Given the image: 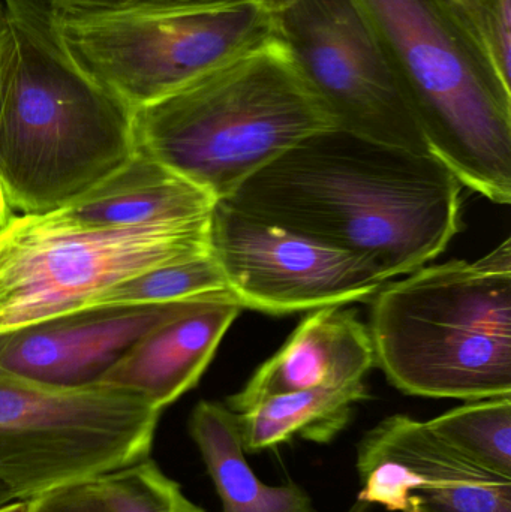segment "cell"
Returning a JSON list of instances; mask_svg holds the SVG:
<instances>
[{
    "mask_svg": "<svg viewBox=\"0 0 511 512\" xmlns=\"http://www.w3.org/2000/svg\"><path fill=\"white\" fill-rule=\"evenodd\" d=\"M27 502V512H114L95 481L59 487Z\"/></svg>",
    "mask_w": 511,
    "mask_h": 512,
    "instance_id": "cell-23",
    "label": "cell"
},
{
    "mask_svg": "<svg viewBox=\"0 0 511 512\" xmlns=\"http://www.w3.org/2000/svg\"><path fill=\"white\" fill-rule=\"evenodd\" d=\"M432 155L462 185L511 203V78L459 0H356Z\"/></svg>",
    "mask_w": 511,
    "mask_h": 512,
    "instance_id": "cell-3",
    "label": "cell"
},
{
    "mask_svg": "<svg viewBox=\"0 0 511 512\" xmlns=\"http://www.w3.org/2000/svg\"><path fill=\"white\" fill-rule=\"evenodd\" d=\"M210 254L234 300L267 313L342 306L377 294L389 280L356 256L216 201Z\"/></svg>",
    "mask_w": 511,
    "mask_h": 512,
    "instance_id": "cell-10",
    "label": "cell"
},
{
    "mask_svg": "<svg viewBox=\"0 0 511 512\" xmlns=\"http://www.w3.org/2000/svg\"><path fill=\"white\" fill-rule=\"evenodd\" d=\"M273 21L276 38L336 129L432 155L356 0H297L273 15Z\"/></svg>",
    "mask_w": 511,
    "mask_h": 512,
    "instance_id": "cell-9",
    "label": "cell"
},
{
    "mask_svg": "<svg viewBox=\"0 0 511 512\" xmlns=\"http://www.w3.org/2000/svg\"><path fill=\"white\" fill-rule=\"evenodd\" d=\"M27 504L29 502L17 499V501L11 502V504L0 507V512H27Z\"/></svg>",
    "mask_w": 511,
    "mask_h": 512,
    "instance_id": "cell-28",
    "label": "cell"
},
{
    "mask_svg": "<svg viewBox=\"0 0 511 512\" xmlns=\"http://www.w3.org/2000/svg\"><path fill=\"white\" fill-rule=\"evenodd\" d=\"M264 11L269 12V14L275 15L278 12L284 11L288 6L293 5L297 0H255Z\"/></svg>",
    "mask_w": 511,
    "mask_h": 512,
    "instance_id": "cell-25",
    "label": "cell"
},
{
    "mask_svg": "<svg viewBox=\"0 0 511 512\" xmlns=\"http://www.w3.org/2000/svg\"><path fill=\"white\" fill-rule=\"evenodd\" d=\"M201 301L98 304L0 331V369L60 390L96 387L146 334Z\"/></svg>",
    "mask_w": 511,
    "mask_h": 512,
    "instance_id": "cell-12",
    "label": "cell"
},
{
    "mask_svg": "<svg viewBox=\"0 0 511 512\" xmlns=\"http://www.w3.org/2000/svg\"><path fill=\"white\" fill-rule=\"evenodd\" d=\"M215 203L203 189L137 150L119 170L57 212L93 227H146L206 221Z\"/></svg>",
    "mask_w": 511,
    "mask_h": 512,
    "instance_id": "cell-15",
    "label": "cell"
},
{
    "mask_svg": "<svg viewBox=\"0 0 511 512\" xmlns=\"http://www.w3.org/2000/svg\"><path fill=\"white\" fill-rule=\"evenodd\" d=\"M18 496L9 489L5 484L0 483V507L3 505L11 504V502L17 501Z\"/></svg>",
    "mask_w": 511,
    "mask_h": 512,
    "instance_id": "cell-27",
    "label": "cell"
},
{
    "mask_svg": "<svg viewBox=\"0 0 511 512\" xmlns=\"http://www.w3.org/2000/svg\"><path fill=\"white\" fill-rule=\"evenodd\" d=\"M114 512H206L147 457L95 480Z\"/></svg>",
    "mask_w": 511,
    "mask_h": 512,
    "instance_id": "cell-20",
    "label": "cell"
},
{
    "mask_svg": "<svg viewBox=\"0 0 511 512\" xmlns=\"http://www.w3.org/2000/svg\"><path fill=\"white\" fill-rule=\"evenodd\" d=\"M189 435L215 484L222 512H315L302 487L269 486L255 475L246 460L237 414L227 405L198 403L189 418Z\"/></svg>",
    "mask_w": 511,
    "mask_h": 512,
    "instance_id": "cell-16",
    "label": "cell"
},
{
    "mask_svg": "<svg viewBox=\"0 0 511 512\" xmlns=\"http://www.w3.org/2000/svg\"><path fill=\"white\" fill-rule=\"evenodd\" d=\"M8 45L0 83V188L20 215L57 212L137 152L132 111L66 50L51 12L2 0Z\"/></svg>",
    "mask_w": 511,
    "mask_h": 512,
    "instance_id": "cell-2",
    "label": "cell"
},
{
    "mask_svg": "<svg viewBox=\"0 0 511 512\" xmlns=\"http://www.w3.org/2000/svg\"><path fill=\"white\" fill-rule=\"evenodd\" d=\"M426 424L477 468L511 478V396L473 400Z\"/></svg>",
    "mask_w": 511,
    "mask_h": 512,
    "instance_id": "cell-18",
    "label": "cell"
},
{
    "mask_svg": "<svg viewBox=\"0 0 511 512\" xmlns=\"http://www.w3.org/2000/svg\"><path fill=\"white\" fill-rule=\"evenodd\" d=\"M6 45H8V17L5 5L0 0V83H2L3 68H5Z\"/></svg>",
    "mask_w": 511,
    "mask_h": 512,
    "instance_id": "cell-24",
    "label": "cell"
},
{
    "mask_svg": "<svg viewBox=\"0 0 511 512\" xmlns=\"http://www.w3.org/2000/svg\"><path fill=\"white\" fill-rule=\"evenodd\" d=\"M242 309L233 297L201 301L146 334L99 385L134 391L162 411L198 384Z\"/></svg>",
    "mask_w": 511,
    "mask_h": 512,
    "instance_id": "cell-14",
    "label": "cell"
},
{
    "mask_svg": "<svg viewBox=\"0 0 511 512\" xmlns=\"http://www.w3.org/2000/svg\"><path fill=\"white\" fill-rule=\"evenodd\" d=\"M498 59L511 53V0H459Z\"/></svg>",
    "mask_w": 511,
    "mask_h": 512,
    "instance_id": "cell-21",
    "label": "cell"
},
{
    "mask_svg": "<svg viewBox=\"0 0 511 512\" xmlns=\"http://www.w3.org/2000/svg\"><path fill=\"white\" fill-rule=\"evenodd\" d=\"M222 297L233 295L218 262L207 252L129 277L108 288L89 306L176 303Z\"/></svg>",
    "mask_w": 511,
    "mask_h": 512,
    "instance_id": "cell-19",
    "label": "cell"
},
{
    "mask_svg": "<svg viewBox=\"0 0 511 512\" xmlns=\"http://www.w3.org/2000/svg\"><path fill=\"white\" fill-rule=\"evenodd\" d=\"M374 364L371 334L354 310L323 307L297 327L242 391L228 397L227 408L243 414L282 394L363 381Z\"/></svg>",
    "mask_w": 511,
    "mask_h": 512,
    "instance_id": "cell-13",
    "label": "cell"
},
{
    "mask_svg": "<svg viewBox=\"0 0 511 512\" xmlns=\"http://www.w3.org/2000/svg\"><path fill=\"white\" fill-rule=\"evenodd\" d=\"M161 412L123 388L60 390L0 369V483L29 501L141 462Z\"/></svg>",
    "mask_w": 511,
    "mask_h": 512,
    "instance_id": "cell-8",
    "label": "cell"
},
{
    "mask_svg": "<svg viewBox=\"0 0 511 512\" xmlns=\"http://www.w3.org/2000/svg\"><path fill=\"white\" fill-rule=\"evenodd\" d=\"M368 397L365 382L357 381L264 400L255 408L237 414L245 453L270 450L294 438L330 444L347 429L357 403Z\"/></svg>",
    "mask_w": 511,
    "mask_h": 512,
    "instance_id": "cell-17",
    "label": "cell"
},
{
    "mask_svg": "<svg viewBox=\"0 0 511 512\" xmlns=\"http://www.w3.org/2000/svg\"><path fill=\"white\" fill-rule=\"evenodd\" d=\"M56 12L123 11V9L224 8L254 0H33Z\"/></svg>",
    "mask_w": 511,
    "mask_h": 512,
    "instance_id": "cell-22",
    "label": "cell"
},
{
    "mask_svg": "<svg viewBox=\"0 0 511 512\" xmlns=\"http://www.w3.org/2000/svg\"><path fill=\"white\" fill-rule=\"evenodd\" d=\"M375 364L410 396H511V245L422 267L377 292Z\"/></svg>",
    "mask_w": 511,
    "mask_h": 512,
    "instance_id": "cell-5",
    "label": "cell"
},
{
    "mask_svg": "<svg viewBox=\"0 0 511 512\" xmlns=\"http://www.w3.org/2000/svg\"><path fill=\"white\" fill-rule=\"evenodd\" d=\"M12 216H14V210L9 206L5 194H3L2 188H0V231L9 224Z\"/></svg>",
    "mask_w": 511,
    "mask_h": 512,
    "instance_id": "cell-26",
    "label": "cell"
},
{
    "mask_svg": "<svg viewBox=\"0 0 511 512\" xmlns=\"http://www.w3.org/2000/svg\"><path fill=\"white\" fill-rule=\"evenodd\" d=\"M359 499L393 512H511V478L477 468L426 421L386 418L357 447Z\"/></svg>",
    "mask_w": 511,
    "mask_h": 512,
    "instance_id": "cell-11",
    "label": "cell"
},
{
    "mask_svg": "<svg viewBox=\"0 0 511 512\" xmlns=\"http://www.w3.org/2000/svg\"><path fill=\"white\" fill-rule=\"evenodd\" d=\"M50 12L72 59L131 111L276 36L273 15L255 0L224 8Z\"/></svg>",
    "mask_w": 511,
    "mask_h": 512,
    "instance_id": "cell-6",
    "label": "cell"
},
{
    "mask_svg": "<svg viewBox=\"0 0 511 512\" xmlns=\"http://www.w3.org/2000/svg\"><path fill=\"white\" fill-rule=\"evenodd\" d=\"M210 219L117 228L59 212L12 216L0 231V331L87 307L129 277L207 254Z\"/></svg>",
    "mask_w": 511,
    "mask_h": 512,
    "instance_id": "cell-7",
    "label": "cell"
},
{
    "mask_svg": "<svg viewBox=\"0 0 511 512\" xmlns=\"http://www.w3.org/2000/svg\"><path fill=\"white\" fill-rule=\"evenodd\" d=\"M462 188L435 156L330 128L273 159L221 201L356 256L392 280L446 251L461 230Z\"/></svg>",
    "mask_w": 511,
    "mask_h": 512,
    "instance_id": "cell-1",
    "label": "cell"
},
{
    "mask_svg": "<svg viewBox=\"0 0 511 512\" xmlns=\"http://www.w3.org/2000/svg\"><path fill=\"white\" fill-rule=\"evenodd\" d=\"M138 152L230 197L273 159L335 128L278 38L132 111Z\"/></svg>",
    "mask_w": 511,
    "mask_h": 512,
    "instance_id": "cell-4",
    "label": "cell"
}]
</instances>
